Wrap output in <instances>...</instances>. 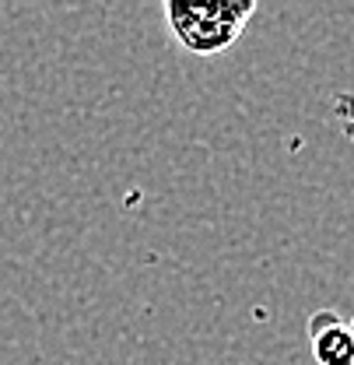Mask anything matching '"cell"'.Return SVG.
I'll return each instance as SVG.
<instances>
[{
    "label": "cell",
    "mask_w": 354,
    "mask_h": 365,
    "mask_svg": "<svg viewBox=\"0 0 354 365\" xmlns=\"http://www.w3.org/2000/svg\"><path fill=\"white\" fill-rule=\"evenodd\" d=\"M309 341L319 365H354V327L333 309H319L309 319Z\"/></svg>",
    "instance_id": "cell-2"
},
{
    "label": "cell",
    "mask_w": 354,
    "mask_h": 365,
    "mask_svg": "<svg viewBox=\"0 0 354 365\" xmlns=\"http://www.w3.org/2000/svg\"><path fill=\"white\" fill-rule=\"evenodd\" d=\"M253 14H256L253 0H207V4L169 0L165 4V21L172 39L197 56H218L228 46H235Z\"/></svg>",
    "instance_id": "cell-1"
}]
</instances>
